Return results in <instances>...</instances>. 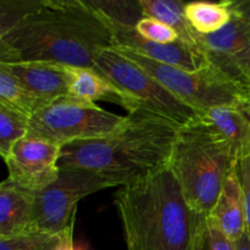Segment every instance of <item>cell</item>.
Instances as JSON below:
<instances>
[{"instance_id":"obj_1","label":"cell","mask_w":250,"mask_h":250,"mask_svg":"<svg viewBox=\"0 0 250 250\" xmlns=\"http://www.w3.org/2000/svg\"><path fill=\"white\" fill-rule=\"evenodd\" d=\"M114 46L110 22L92 1H34L0 33V63L50 61L99 71L97 56Z\"/></svg>"},{"instance_id":"obj_2","label":"cell","mask_w":250,"mask_h":250,"mask_svg":"<svg viewBox=\"0 0 250 250\" xmlns=\"http://www.w3.org/2000/svg\"><path fill=\"white\" fill-rule=\"evenodd\" d=\"M127 250H204L208 216L193 209L170 167L114 195Z\"/></svg>"},{"instance_id":"obj_3","label":"cell","mask_w":250,"mask_h":250,"mask_svg":"<svg viewBox=\"0 0 250 250\" xmlns=\"http://www.w3.org/2000/svg\"><path fill=\"white\" fill-rule=\"evenodd\" d=\"M180 128L146 110H134L117 131L63 146L59 167L92 171L125 187L170 165Z\"/></svg>"},{"instance_id":"obj_4","label":"cell","mask_w":250,"mask_h":250,"mask_svg":"<svg viewBox=\"0 0 250 250\" xmlns=\"http://www.w3.org/2000/svg\"><path fill=\"white\" fill-rule=\"evenodd\" d=\"M236 166L229 146L202 117L181 127L168 167L193 209L209 216Z\"/></svg>"},{"instance_id":"obj_5","label":"cell","mask_w":250,"mask_h":250,"mask_svg":"<svg viewBox=\"0 0 250 250\" xmlns=\"http://www.w3.org/2000/svg\"><path fill=\"white\" fill-rule=\"evenodd\" d=\"M112 49L143 68L200 116L214 107L250 100L249 87L236 82L212 65L189 72L151 60L129 49Z\"/></svg>"},{"instance_id":"obj_6","label":"cell","mask_w":250,"mask_h":250,"mask_svg":"<svg viewBox=\"0 0 250 250\" xmlns=\"http://www.w3.org/2000/svg\"><path fill=\"white\" fill-rule=\"evenodd\" d=\"M97 66L104 77L126 94L128 112L146 110L178 127H185L200 119L194 109L114 49L103 50L97 56Z\"/></svg>"},{"instance_id":"obj_7","label":"cell","mask_w":250,"mask_h":250,"mask_svg":"<svg viewBox=\"0 0 250 250\" xmlns=\"http://www.w3.org/2000/svg\"><path fill=\"white\" fill-rule=\"evenodd\" d=\"M126 116L114 114L94 103L63 97L39 107L29 119L28 136L63 146L95 139L117 131Z\"/></svg>"},{"instance_id":"obj_8","label":"cell","mask_w":250,"mask_h":250,"mask_svg":"<svg viewBox=\"0 0 250 250\" xmlns=\"http://www.w3.org/2000/svg\"><path fill=\"white\" fill-rule=\"evenodd\" d=\"M116 187L107 178L81 168H60L58 178L34 193L31 231L58 234L75 220L80 200L93 193Z\"/></svg>"},{"instance_id":"obj_9","label":"cell","mask_w":250,"mask_h":250,"mask_svg":"<svg viewBox=\"0 0 250 250\" xmlns=\"http://www.w3.org/2000/svg\"><path fill=\"white\" fill-rule=\"evenodd\" d=\"M210 65L250 88V0H233L232 17L216 33L198 37Z\"/></svg>"},{"instance_id":"obj_10","label":"cell","mask_w":250,"mask_h":250,"mask_svg":"<svg viewBox=\"0 0 250 250\" xmlns=\"http://www.w3.org/2000/svg\"><path fill=\"white\" fill-rule=\"evenodd\" d=\"M62 146L34 137H24L4 159L6 180L31 193L44 189L58 178Z\"/></svg>"},{"instance_id":"obj_11","label":"cell","mask_w":250,"mask_h":250,"mask_svg":"<svg viewBox=\"0 0 250 250\" xmlns=\"http://www.w3.org/2000/svg\"><path fill=\"white\" fill-rule=\"evenodd\" d=\"M107 21L110 22L112 33H114L115 46L129 49L151 60L173 66V67L182 68L189 72H194L210 65L204 54L199 49L185 42L178 41L171 44L156 43V42L148 41L139 36L134 26L119 23V22L111 21L110 19H107Z\"/></svg>"},{"instance_id":"obj_12","label":"cell","mask_w":250,"mask_h":250,"mask_svg":"<svg viewBox=\"0 0 250 250\" xmlns=\"http://www.w3.org/2000/svg\"><path fill=\"white\" fill-rule=\"evenodd\" d=\"M4 65L38 100L41 106L68 95L71 66L50 61H26Z\"/></svg>"},{"instance_id":"obj_13","label":"cell","mask_w":250,"mask_h":250,"mask_svg":"<svg viewBox=\"0 0 250 250\" xmlns=\"http://www.w3.org/2000/svg\"><path fill=\"white\" fill-rule=\"evenodd\" d=\"M200 117L226 142L237 163L249 158L250 100L214 107Z\"/></svg>"},{"instance_id":"obj_14","label":"cell","mask_w":250,"mask_h":250,"mask_svg":"<svg viewBox=\"0 0 250 250\" xmlns=\"http://www.w3.org/2000/svg\"><path fill=\"white\" fill-rule=\"evenodd\" d=\"M208 217L232 242H236L247 232L244 197L237 166L227 177L216 204Z\"/></svg>"},{"instance_id":"obj_15","label":"cell","mask_w":250,"mask_h":250,"mask_svg":"<svg viewBox=\"0 0 250 250\" xmlns=\"http://www.w3.org/2000/svg\"><path fill=\"white\" fill-rule=\"evenodd\" d=\"M34 193L17 187L9 180L0 185V239L12 238L31 231Z\"/></svg>"},{"instance_id":"obj_16","label":"cell","mask_w":250,"mask_h":250,"mask_svg":"<svg viewBox=\"0 0 250 250\" xmlns=\"http://www.w3.org/2000/svg\"><path fill=\"white\" fill-rule=\"evenodd\" d=\"M68 95L83 102H110L127 109L128 99L121 89L110 82L99 71L85 67H71Z\"/></svg>"},{"instance_id":"obj_17","label":"cell","mask_w":250,"mask_h":250,"mask_svg":"<svg viewBox=\"0 0 250 250\" xmlns=\"http://www.w3.org/2000/svg\"><path fill=\"white\" fill-rule=\"evenodd\" d=\"M186 4L187 2L177 0H139L143 17H151L164 22L180 36L181 41L199 49V33L190 26L186 17Z\"/></svg>"},{"instance_id":"obj_18","label":"cell","mask_w":250,"mask_h":250,"mask_svg":"<svg viewBox=\"0 0 250 250\" xmlns=\"http://www.w3.org/2000/svg\"><path fill=\"white\" fill-rule=\"evenodd\" d=\"M233 0L220 2L190 1L186 4L185 15L190 26L199 34L216 33L221 31L232 17Z\"/></svg>"},{"instance_id":"obj_19","label":"cell","mask_w":250,"mask_h":250,"mask_svg":"<svg viewBox=\"0 0 250 250\" xmlns=\"http://www.w3.org/2000/svg\"><path fill=\"white\" fill-rule=\"evenodd\" d=\"M0 105L31 117L41 107L38 100L22 85L9 68L0 63Z\"/></svg>"},{"instance_id":"obj_20","label":"cell","mask_w":250,"mask_h":250,"mask_svg":"<svg viewBox=\"0 0 250 250\" xmlns=\"http://www.w3.org/2000/svg\"><path fill=\"white\" fill-rule=\"evenodd\" d=\"M31 117L0 105V154L6 158L12 146L28 136Z\"/></svg>"},{"instance_id":"obj_21","label":"cell","mask_w":250,"mask_h":250,"mask_svg":"<svg viewBox=\"0 0 250 250\" xmlns=\"http://www.w3.org/2000/svg\"><path fill=\"white\" fill-rule=\"evenodd\" d=\"M134 27L137 33L148 41L161 44H171L181 41L180 36L171 27L151 17H142Z\"/></svg>"},{"instance_id":"obj_22","label":"cell","mask_w":250,"mask_h":250,"mask_svg":"<svg viewBox=\"0 0 250 250\" xmlns=\"http://www.w3.org/2000/svg\"><path fill=\"white\" fill-rule=\"evenodd\" d=\"M54 234L28 232L21 236L0 239V250H49Z\"/></svg>"},{"instance_id":"obj_23","label":"cell","mask_w":250,"mask_h":250,"mask_svg":"<svg viewBox=\"0 0 250 250\" xmlns=\"http://www.w3.org/2000/svg\"><path fill=\"white\" fill-rule=\"evenodd\" d=\"M237 172H238L242 190H243L244 208H246L247 233H248L250 238V156L237 163Z\"/></svg>"},{"instance_id":"obj_24","label":"cell","mask_w":250,"mask_h":250,"mask_svg":"<svg viewBox=\"0 0 250 250\" xmlns=\"http://www.w3.org/2000/svg\"><path fill=\"white\" fill-rule=\"evenodd\" d=\"M208 250H234L233 242L227 238L224 232L208 217L207 244Z\"/></svg>"},{"instance_id":"obj_25","label":"cell","mask_w":250,"mask_h":250,"mask_svg":"<svg viewBox=\"0 0 250 250\" xmlns=\"http://www.w3.org/2000/svg\"><path fill=\"white\" fill-rule=\"evenodd\" d=\"M73 225L75 220L61 233L54 234L49 250H85L83 247L75 246L73 243Z\"/></svg>"},{"instance_id":"obj_26","label":"cell","mask_w":250,"mask_h":250,"mask_svg":"<svg viewBox=\"0 0 250 250\" xmlns=\"http://www.w3.org/2000/svg\"><path fill=\"white\" fill-rule=\"evenodd\" d=\"M234 250H250V238L248 233H244L241 238L237 239L236 242H233Z\"/></svg>"}]
</instances>
